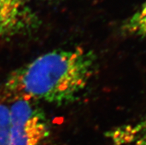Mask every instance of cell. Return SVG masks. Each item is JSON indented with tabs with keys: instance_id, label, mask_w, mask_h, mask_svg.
<instances>
[{
	"instance_id": "1",
	"label": "cell",
	"mask_w": 146,
	"mask_h": 145,
	"mask_svg": "<svg viewBox=\"0 0 146 145\" xmlns=\"http://www.w3.org/2000/svg\"><path fill=\"white\" fill-rule=\"evenodd\" d=\"M97 69L94 52L76 47L55 50L13 70L5 88L13 97L62 105L77 99Z\"/></svg>"
},
{
	"instance_id": "2",
	"label": "cell",
	"mask_w": 146,
	"mask_h": 145,
	"mask_svg": "<svg viewBox=\"0 0 146 145\" xmlns=\"http://www.w3.org/2000/svg\"><path fill=\"white\" fill-rule=\"evenodd\" d=\"M9 110L10 145H41L48 138L49 122L36 101L17 97Z\"/></svg>"
},
{
	"instance_id": "3",
	"label": "cell",
	"mask_w": 146,
	"mask_h": 145,
	"mask_svg": "<svg viewBox=\"0 0 146 145\" xmlns=\"http://www.w3.org/2000/svg\"><path fill=\"white\" fill-rule=\"evenodd\" d=\"M36 22V16L27 0H0V37L29 32Z\"/></svg>"
},
{
	"instance_id": "4",
	"label": "cell",
	"mask_w": 146,
	"mask_h": 145,
	"mask_svg": "<svg viewBox=\"0 0 146 145\" xmlns=\"http://www.w3.org/2000/svg\"><path fill=\"white\" fill-rule=\"evenodd\" d=\"M108 136L109 145H146V121L116 127Z\"/></svg>"
},
{
	"instance_id": "5",
	"label": "cell",
	"mask_w": 146,
	"mask_h": 145,
	"mask_svg": "<svg viewBox=\"0 0 146 145\" xmlns=\"http://www.w3.org/2000/svg\"><path fill=\"white\" fill-rule=\"evenodd\" d=\"M122 28L125 33L146 39V1L125 21Z\"/></svg>"
},
{
	"instance_id": "6",
	"label": "cell",
	"mask_w": 146,
	"mask_h": 145,
	"mask_svg": "<svg viewBox=\"0 0 146 145\" xmlns=\"http://www.w3.org/2000/svg\"><path fill=\"white\" fill-rule=\"evenodd\" d=\"M11 121L9 106L0 102V145H10Z\"/></svg>"
},
{
	"instance_id": "7",
	"label": "cell",
	"mask_w": 146,
	"mask_h": 145,
	"mask_svg": "<svg viewBox=\"0 0 146 145\" xmlns=\"http://www.w3.org/2000/svg\"><path fill=\"white\" fill-rule=\"evenodd\" d=\"M47 1H48V0H47ZM48 1H50V0H48Z\"/></svg>"
}]
</instances>
